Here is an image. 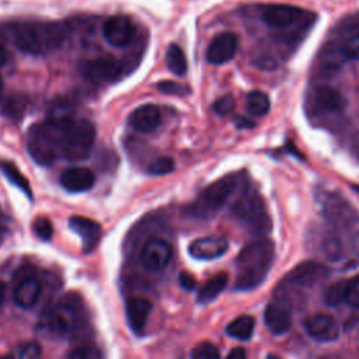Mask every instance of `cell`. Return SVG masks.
I'll use <instances>...</instances> for the list:
<instances>
[{
    "label": "cell",
    "mask_w": 359,
    "mask_h": 359,
    "mask_svg": "<svg viewBox=\"0 0 359 359\" xmlns=\"http://www.w3.org/2000/svg\"><path fill=\"white\" fill-rule=\"evenodd\" d=\"M102 35L109 45L115 48H123L133 41L135 27L128 17L112 15L104 21Z\"/></svg>",
    "instance_id": "8fae6325"
},
{
    "label": "cell",
    "mask_w": 359,
    "mask_h": 359,
    "mask_svg": "<svg viewBox=\"0 0 359 359\" xmlns=\"http://www.w3.org/2000/svg\"><path fill=\"white\" fill-rule=\"evenodd\" d=\"M321 250L328 259H339L342 255V244L335 233H325L321 238Z\"/></svg>",
    "instance_id": "f1b7e54d"
},
{
    "label": "cell",
    "mask_w": 359,
    "mask_h": 359,
    "mask_svg": "<svg viewBox=\"0 0 359 359\" xmlns=\"http://www.w3.org/2000/svg\"><path fill=\"white\" fill-rule=\"evenodd\" d=\"M1 220H3V212L0 210V224H1Z\"/></svg>",
    "instance_id": "7dc6e473"
},
{
    "label": "cell",
    "mask_w": 359,
    "mask_h": 359,
    "mask_svg": "<svg viewBox=\"0 0 359 359\" xmlns=\"http://www.w3.org/2000/svg\"><path fill=\"white\" fill-rule=\"evenodd\" d=\"M304 14L302 8L289 4H266L261 8L262 20L273 28H289L297 24Z\"/></svg>",
    "instance_id": "4fadbf2b"
},
{
    "label": "cell",
    "mask_w": 359,
    "mask_h": 359,
    "mask_svg": "<svg viewBox=\"0 0 359 359\" xmlns=\"http://www.w3.org/2000/svg\"><path fill=\"white\" fill-rule=\"evenodd\" d=\"M101 356H102L101 351L93 345H81L72 349L67 353L69 359H98Z\"/></svg>",
    "instance_id": "e575fe53"
},
{
    "label": "cell",
    "mask_w": 359,
    "mask_h": 359,
    "mask_svg": "<svg viewBox=\"0 0 359 359\" xmlns=\"http://www.w3.org/2000/svg\"><path fill=\"white\" fill-rule=\"evenodd\" d=\"M160 122H161L160 109L153 104H144L135 108L128 118L129 126L140 133H149L156 130Z\"/></svg>",
    "instance_id": "d6986e66"
},
{
    "label": "cell",
    "mask_w": 359,
    "mask_h": 359,
    "mask_svg": "<svg viewBox=\"0 0 359 359\" xmlns=\"http://www.w3.org/2000/svg\"><path fill=\"white\" fill-rule=\"evenodd\" d=\"M151 309H153L151 302L144 297L135 296L126 302L128 323L130 330L135 334H142L144 331Z\"/></svg>",
    "instance_id": "44dd1931"
},
{
    "label": "cell",
    "mask_w": 359,
    "mask_h": 359,
    "mask_svg": "<svg viewBox=\"0 0 359 359\" xmlns=\"http://www.w3.org/2000/svg\"><path fill=\"white\" fill-rule=\"evenodd\" d=\"M4 290H6V287H4V285L0 282V306H1L3 300H4Z\"/></svg>",
    "instance_id": "ee69618b"
},
{
    "label": "cell",
    "mask_w": 359,
    "mask_h": 359,
    "mask_svg": "<svg viewBox=\"0 0 359 359\" xmlns=\"http://www.w3.org/2000/svg\"><path fill=\"white\" fill-rule=\"evenodd\" d=\"M346 285L348 280H338L331 283L325 292H324V302L328 306H338L342 302H345V296H346Z\"/></svg>",
    "instance_id": "f546056e"
},
{
    "label": "cell",
    "mask_w": 359,
    "mask_h": 359,
    "mask_svg": "<svg viewBox=\"0 0 359 359\" xmlns=\"http://www.w3.org/2000/svg\"><path fill=\"white\" fill-rule=\"evenodd\" d=\"M174 170V160L170 157H158L150 163L146 172L150 175H165Z\"/></svg>",
    "instance_id": "1f68e13d"
},
{
    "label": "cell",
    "mask_w": 359,
    "mask_h": 359,
    "mask_svg": "<svg viewBox=\"0 0 359 359\" xmlns=\"http://www.w3.org/2000/svg\"><path fill=\"white\" fill-rule=\"evenodd\" d=\"M227 280H229V275H227L226 272H220V273L212 276V278L199 289L198 296H196L198 303L206 304V303H210L212 300H215V299L223 292V289L226 287Z\"/></svg>",
    "instance_id": "cb8c5ba5"
},
{
    "label": "cell",
    "mask_w": 359,
    "mask_h": 359,
    "mask_svg": "<svg viewBox=\"0 0 359 359\" xmlns=\"http://www.w3.org/2000/svg\"><path fill=\"white\" fill-rule=\"evenodd\" d=\"M32 230H34L35 236L43 241H49L53 234V226H52L50 220L45 216H39L34 220Z\"/></svg>",
    "instance_id": "836d02e7"
},
{
    "label": "cell",
    "mask_w": 359,
    "mask_h": 359,
    "mask_svg": "<svg viewBox=\"0 0 359 359\" xmlns=\"http://www.w3.org/2000/svg\"><path fill=\"white\" fill-rule=\"evenodd\" d=\"M41 328L55 337L77 332L84 325V304L79 294L67 293L49 306L41 318Z\"/></svg>",
    "instance_id": "7a4b0ae2"
},
{
    "label": "cell",
    "mask_w": 359,
    "mask_h": 359,
    "mask_svg": "<svg viewBox=\"0 0 359 359\" xmlns=\"http://www.w3.org/2000/svg\"><path fill=\"white\" fill-rule=\"evenodd\" d=\"M0 172L20 191H22L29 199H32V189L28 180L21 174V171L10 161L0 160Z\"/></svg>",
    "instance_id": "484cf974"
},
{
    "label": "cell",
    "mask_w": 359,
    "mask_h": 359,
    "mask_svg": "<svg viewBox=\"0 0 359 359\" xmlns=\"http://www.w3.org/2000/svg\"><path fill=\"white\" fill-rule=\"evenodd\" d=\"M165 63L171 73L177 76H182L187 72V57L184 50L177 43H170L165 52Z\"/></svg>",
    "instance_id": "4316f807"
},
{
    "label": "cell",
    "mask_w": 359,
    "mask_h": 359,
    "mask_svg": "<svg viewBox=\"0 0 359 359\" xmlns=\"http://www.w3.org/2000/svg\"><path fill=\"white\" fill-rule=\"evenodd\" d=\"M95 182L94 172L87 167H72L60 175V185L69 192H86Z\"/></svg>",
    "instance_id": "7402d4cb"
},
{
    "label": "cell",
    "mask_w": 359,
    "mask_h": 359,
    "mask_svg": "<svg viewBox=\"0 0 359 359\" xmlns=\"http://www.w3.org/2000/svg\"><path fill=\"white\" fill-rule=\"evenodd\" d=\"M314 104L327 112H338L345 107V98L342 94L330 86H320L316 88L314 94Z\"/></svg>",
    "instance_id": "603a6c76"
},
{
    "label": "cell",
    "mask_w": 359,
    "mask_h": 359,
    "mask_svg": "<svg viewBox=\"0 0 359 359\" xmlns=\"http://www.w3.org/2000/svg\"><path fill=\"white\" fill-rule=\"evenodd\" d=\"M95 129L87 119L66 116L62 119V158L81 161L90 156Z\"/></svg>",
    "instance_id": "8992f818"
},
{
    "label": "cell",
    "mask_w": 359,
    "mask_h": 359,
    "mask_svg": "<svg viewBox=\"0 0 359 359\" xmlns=\"http://www.w3.org/2000/svg\"><path fill=\"white\" fill-rule=\"evenodd\" d=\"M307 334L321 342L332 341L338 338V325L335 320L328 314H314L304 321Z\"/></svg>",
    "instance_id": "ffe728a7"
},
{
    "label": "cell",
    "mask_w": 359,
    "mask_h": 359,
    "mask_svg": "<svg viewBox=\"0 0 359 359\" xmlns=\"http://www.w3.org/2000/svg\"><path fill=\"white\" fill-rule=\"evenodd\" d=\"M122 63L112 56L87 59L79 63L80 74L95 84H105L116 80L122 73Z\"/></svg>",
    "instance_id": "9c48e42d"
},
{
    "label": "cell",
    "mask_w": 359,
    "mask_h": 359,
    "mask_svg": "<svg viewBox=\"0 0 359 359\" xmlns=\"http://www.w3.org/2000/svg\"><path fill=\"white\" fill-rule=\"evenodd\" d=\"M42 355V348L38 342L35 341H27L20 344L14 353L7 355L8 358H18V359H36Z\"/></svg>",
    "instance_id": "4dcf8cb0"
},
{
    "label": "cell",
    "mask_w": 359,
    "mask_h": 359,
    "mask_svg": "<svg viewBox=\"0 0 359 359\" xmlns=\"http://www.w3.org/2000/svg\"><path fill=\"white\" fill-rule=\"evenodd\" d=\"M1 90H3V80H1V77H0V94H1Z\"/></svg>",
    "instance_id": "bcb514c9"
},
{
    "label": "cell",
    "mask_w": 359,
    "mask_h": 359,
    "mask_svg": "<svg viewBox=\"0 0 359 359\" xmlns=\"http://www.w3.org/2000/svg\"><path fill=\"white\" fill-rule=\"evenodd\" d=\"M245 356H247V353H245V351H244L243 348H234V349L227 355L229 359H244Z\"/></svg>",
    "instance_id": "60d3db41"
},
{
    "label": "cell",
    "mask_w": 359,
    "mask_h": 359,
    "mask_svg": "<svg viewBox=\"0 0 359 359\" xmlns=\"http://www.w3.org/2000/svg\"><path fill=\"white\" fill-rule=\"evenodd\" d=\"M172 257L171 244L163 238H150L142 248L140 259L146 269L157 272L164 269Z\"/></svg>",
    "instance_id": "30bf717a"
},
{
    "label": "cell",
    "mask_w": 359,
    "mask_h": 359,
    "mask_svg": "<svg viewBox=\"0 0 359 359\" xmlns=\"http://www.w3.org/2000/svg\"><path fill=\"white\" fill-rule=\"evenodd\" d=\"M275 259L273 243L261 237L248 243L236 259L237 276L234 289L248 292L259 286L268 276Z\"/></svg>",
    "instance_id": "6da1fadb"
},
{
    "label": "cell",
    "mask_w": 359,
    "mask_h": 359,
    "mask_svg": "<svg viewBox=\"0 0 359 359\" xmlns=\"http://www.w3.org/2000/svg\"><path fill=\"white\" fill-rule=\"evenodd\" d=\"M254 327H255L254 317L243 314L229 323V325L226 327V334L234 339L247 341L252 337Z\"/></svg>",
    "instance_id": "d4e9b609"
},
{
    "label": "cell",
    "mask_w": 359,
    "mask_h": 359,
    "mask_svg": "<svg viewBox=\"0 0 359 359\" xmlns=\"http://www.w3.org/2000/svg\"><path fill=\"white\" fill-rule=\"evenodd\" d=\"M325 220L338 230L359 227V212L338 192L324 191L318 198Z\"/></svg>",
    "instance_id": "ba28073f"
},
{
    "label": "cell",
    "mask_w": 359,
    "mask_h": 359,
    "mask_svg": "<svg viewBox=\"0 0 359 359\" xmlns=\"http://www.w3.org/2000/svg\"><path fill=\"white\" fill-rule=\"evenodd\" d=\"M62 119L48 116L42 122H35L28 130L27 150L32 160L43 167L62 157Z\"/></svg>",
    "instance_id": "3957f363"
},
{
    "label": "cell",
    "mask_w": 359,
    "mask_h": 359,
    "mask_svg": "<svg viewBox=\"0 0 359 359\" xmlns=\"http://www.w3.org/2000/svg\"><path fill=\"white\" fill-rule=\"evenodd\" d=\"M191 356L194 359H217V358H220V352L212 342L203 341V342H199L192 349Z\"/></svg>",
    "instance_id": "d6a6232c"
},
{
    "label": "cell",
    "mask_w": 359,
    "mask_h": 359,
    "mask_svg": "<svg viewBox=\"0 0 359 359\" xmlns=\"http://www.w3.org/2000/svg\"><path fill=\"white\" fill-rule=\"evenodd\" d=\"M237 48V36L233 32H222L216 35L209 43L206 50V59L212 65H223L234 57Z\"/></svg>",
    "instance_id": "2e32d148"
},
{
    "label": "cell",
    "mask_w": 359,
    "mask_h": 359,
    "mask_svg": "<svg viewBox=\"0 0 359 359\" xmlns=\"http://www.w3.org/2000/svg\"><path fill=\"white\" fill-rule=\"evenodd\" d=\"M233 109H234V98H233L231 95H229V94L220 97V98L216 100L215 104H213V111H215L217 115H222V116L231 114Z\"/></svg>",
    "instance_id": "74e56055"
},
{
    "label": "cell",
    "mask_w": 359,
    "mask_h": 359,
    "mask_svg": "<svg viewBox=\"0 0 359 359\" xmlns=\"http://www.w3.org/2000/svg\"><path fill=\"white\" fill-rule=\"evenodd\" d=\"M238 187V177L226 175L210 185H208L196 199L187 208V213L194 219H210L215 216L226 202L234 195Z\"/></svg>",
    "instance_id": "52a82bcc"
},
{
    "label": "cell",
    "mask_w": 359,
    "mask_h": 359,
    "mask_svg": "<svg viewBox=\"0 0 359 359\" xmlns=\"http://www.w3.org/2000/svg\"><path fill=\"white\" fill-rule=\"evenodd\" d=\"M352 188L359 194V185H352Z\"/></svg>",
    "instance_id": "f6af8a7d"
},
{
    "label": "cell",
    "mask_w": 359,
    "mask_h": 359,
    "mask_svg": "<svg viewBox=\"0 0 359 359\" xmlns=\"http://www.w3.org/2000/svg\"><path fill=\"white\" fill-rule=\"evenodd\" d=\"M227 248L229 243L224 237L208 236L194 240L188 247V252L196 259H215L222 257Z\"/></svg>",
    "instance_id": "ac0fdd59"
},
{
    "label": "cell",
    "mask_w": 359,
    "mask_h": 359,
    "mask_svg": "<svg viewBox=\"0 0 359 359\" xmlns=\"http://www.w3.org/2000/svg\"><path fill=\"white\" fill-rule=\"evenodd\" d=\"M157 90L163 94H167V95H185L189 93V88L181 83H177V81H172V80H164V81H160L157 83Z\"/></svg>",
    "instance_id": "d590c367"
},
{
    "label": "cell",
    "mask_w": 359,
    "mask_h": 359,
    "mask_svg": "<svg viewBox=\"0 0 359 359\" xmlns=\"http://www.w3.org/2000/svg\"><path fill=\"white\" fill-rule=\"evenodd\" d=\"M7 59H8L7 50H6V48L0 43V67H3V66L7 63Z\"/></svg>",
    "instance_id": "7bdbcfd3"
},
{
    "label": "cell",
    "mask_w": 359,
    "mask_h": 359,
    "mask_svg": "<svg viewBox=\"0 0 359 359\" xmlns=\"http://www.w3.org/2000/svg\"><path fill=\"white\" fill-rule=\"evenodd\" d=\"M342 53L348 59L359 60V34L351 36L342 46Z\"/></svg>",
    "instance_id": "f35d334b"
},
{
    "label": "cell",
    "mask_w": 359,
    "mask_h": 359,
    "mask_svg": "<svg viewBox=\"0 0 359 359\" xmlns=\"http://www.w3.org/2000/svg\"><path fill=\"white\" fill-rule=\"evenodd\" d=\"M178 280H180L181 287L185 289V290H194L195 286H196L195 278L188 272H181L180 276H178Z\"/></svg>",
    "instance_id": "ab89813d"
},
{
    "label": "cell",
    "mask_w": 359,
    "mask_h": 359,
    "mask_svg": "<svg viewBox=\"0 0 359 359\" xmlns=\"http://www.w3.org/2000/svg\"><path fill=\"white\" fill-rule=\"evenodd\" d=\"M236 125H237L238 128H251V126H254V122H252V121H248V119H245V118H243V116H238V118L236 119Z\"/></svg>",
    "instance_id": "b9f144b4"
},
{
    "label": "cell",
    "mask_w": 359,
    "mask_h": 359,
    "mask_svg": "<svg viewBox=\"0 0 359 359\" xmlns=\"http://www.w3.org/2000/svg\"><path fill=\"white\" fill-rule=\"evenodd\" d=\"M264 321L272 334H286L292 327V310L289 303L280 296L268 303L264 313Z\"/></svg>",
    "instance_id": "5bb4252c"
},
{
    "label": "cell",
    "mask_w": 359,
    "mask_h": 359,
    "mask_svg": "<svg viewBox=\"0 0 359 359\" xmlns=\"http://www.w3.org/2000/svg\"><path fill=\"white\" fill-rule=\"evenodd\" d=\"M247 111L254 116H264L271 108V101L264 91L254 90L247 94Z\"/></svg>",
    "instance_id": "83f0119b"
},
{
    "label": "cell",
    "mask_w": 359,
    "mask_h": 359,
    "mask_svg": "<svg viewBox=\"0 0 359 359\" xmlns=\"http://www.w3.org/2000/svg\"><path fill=\"white\" fill-rule=\"evenodd\" d=\"M328 268L317 261H306L293 268L285 278V283L299 287H310L327 278Z\"/></svg>",
    "instance_id": "7c38bea8"
},
{
    "label": "cell",
    "mask_w": 359,
    "mask_h": 359,
    "mask_svg": "<svg viewBox=\"0 0 359 359\" xmlns=\"http://www.w3.org/2000/svg\"><path fill=\"white\" fill-rule=\"evenodd\" d=\"M66 39L60 24H22L15 29L14 45L25 55L42 56L57 49Z\"/></svg>",
    "instance_id": "277c9868"
},
{
    "label": "cell",
    "mask_w": 359,
    "mask_h": 359,
    "mask_svg": "<svg viewBox=\"0 0 359 359\" xmlns=\"http://www.w3.org/2000/svg\"><path fill=\"white\" fill-rule=\"evenodd\" d=\"M69 227L80 236L81 241H83V251L84 252H90L93 251L100 240H101V236H102V230H101V226L100 223L88 219V217H84V216H72L69 219Z\"/></svg>",
    "instance_id": "e0dca14e"
},
{
    "label": "cell",
    "mask_w": 359,
    "mask_h": 359,
    "mask_svg": "<svg viewBox=\"0 0 359 359\" xmlns=\"http://www.w3.org/2000/svg\"><path fill=\"white\" fill-rule=\"evenodd\" d=\"M345 302L349 306H352L355 309H359V275L352 278L351 280H348Z\"/></svg>",
    "instance_id": "8d00e7d4"
},
{
    "label": "cell",
    "mask_w": 359,
    "mask_h": 359,
    "mask_svg": "<svg viewBox=\"0 0 359 359\" xmlns=\"http://www.w3.org/2000/svg\"><path fill=\"white\" fill-rule=\"evenodd\" d=\"M41 296V282L32 271H24L18 276V282L13 292V299L21 309H29L35 306Z\"/></svg>",
    "instance_id": "9a60e30c"
},
{
    "label": "cell",
    "mask_w": 359,
    "mask_h": 359,
    "mask_svg": "<svg viewBox=\"0 0 359 359\" xmlns=\"http://www.w3.org/2000/svg\"><path fill=\"white\" fill-rule=\"evenodd\" d=\"M231 215L255 236H264L271 230V217L265 202L259 192L252 188H244L237 195Z\"/></svg>",
    "instance_id": "5b68a950"
}]
</instances>
